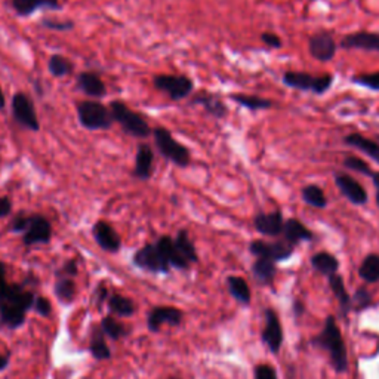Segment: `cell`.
Returning <instances> with one entry per match:
<instances>
[{"label":"cell","instance_id":"cell-1","mask_svg":"<svg viewBox=\"0 0 379 379\" xmlns=\"http://www.w3.org/2000/svg\"><path fill=\"white\" fill-rule=\"evenodd\" d=\"M36 295L24 284H9L0 295V325L8 329H18L26 323V316L33 308Z\"/></svg>","mask_w":379,"mask_h":379},{"label":"cell","instance_id":"cell-2","mask_svg":"<svg viewBox=\"0 0 379 379\" xmlns=\"http://www.w3.org/2000/svg\"><path fill=\"white\" fill-rule=\"evenodd\" d=\"M313 344L329 354L331 363L338 373H344L348 370V355L344 338L336 325V320L332 316L326 318L323 331L316 338H313Z\"/></svg>","mask_w":379,"mask_h":379},{"label":"cell","instance_id":"cell-3","mask_svg":"<svg viewBox=\"0 0 379 379\" xmlns=\"http://www.w3.org/2000/svg\"><path fill=\"white\" fill-rule=\"evenodd\" d=\"M110 111H111L113 120H115V123L120 125V128L126 132L128 135L134 137V138H140V140H145L153 134L150 125L140 115V113L128 107L123 101H119V100L111 101Z\"/></svg>","mask_w":379,"mask_h":379},{"label":"cell","instance_id":"cell-4","mask_svg":"<svg viewBox=\"0 0 379 379\" xmlns=\"http://www.w3.org/2000/svg\"><path fill=\"white\" fill-rule=\"evenodd\" d=\"M281 82L291 89L325 95L332 88L335 76L332 73L314 76L307 71H284L281 76Z\"/></svg>","mask_w":379,"mask_h":379},{"label":"cell","instance_id":"cell-5","mask_svg":"<svg viewBox=\"0 0 379 379\" xmlns=\"http://www.w3.org/2000/svg\"><path fill=\"white\" fill-rule=\"evenodd\" d=\"M153 138L156 148L160 153L162 157H165L167 162L174 163L178 167H187L190 163H192V155H190V150L178 142L172 132L166 128H155L153 129Z\"/></svg>","mask_w":379,"mask_h":379},{"label":"cell","instance_id":"cell-6","mask_svg":"<svg viewBox=\"0 0 379 379\" xmlns=\"http://www.w3.org/2000/svg\"><path fill=\"white\" fill-rule=\"evenodd\" d=\"M76 111H78L79 123L88 130H108L115 123L110 107H105L101 101H81L76 105Z\"/></svg>","mask_w":379,"mask_h":379},{"label":"cell","instance_id":"cell-7","mask_svg":"<svg viewBox=\"0 0 379 379\" xmlns=\"http://www.w3.org/2000/svg\"><path fill=\"white\" fill-rule=\"evenodd\" d=\"M153 85L159 92L166 93L172 101L188 98L194 90V82L182 74H156Z\"/></svg>","mask_w":379,"mask_h":379},{"label":"cell","instance_id":"cell-8","mask_svg":"<svg viewBox=\"0 0 379 379\" xmlns=\"http://www.w3.org/2000/svg\"><path fill=\"white\" fill-rule=\"evenodd\" d=\"M11 110L15 122L21 128L31 132L41 130V122L39 118H37L34 103L31 101L27 93L24 92L14 93V97L11 100Z\"/></svg>","mask_w":379,"mask_h":379},{"label":"cell","instance_id":"cell-9","mask_svg":"<svg viewBox=\"0 0 379 379\" xmlns=\"http://www.w3.org/2000/svg\"><path fill=\"white\" fill-rule=\"evenodd\" d=\"M134 265L144 271L155 274H167L170 265L165 259L163 254L159 251L156 243H147L140 251L134 254Z\"/></svg>","mask_w":379,"mask_h":379},{"label":"cell","instance_id":"cell-10","mask_svg":"<svg viewBox=\"0 0 379 379\" xmlns=\"http://www.w3.org/2000/svg\"><path fill=\"white\" fill-rule=\"evenodd\" d=\"M338 51V42L333 33L320 30L308 37V52L320 63H329L335 58Z\"/></svg>","mask_w":379,"mask_h":379},{"label":"cell","instance_id":"cell-11","mask_svg":"<svg viewBox=\"0 0 379 379\" xmlns=\"http://www.w3.org/2000/svg\"><path fill=\"white\" fill-rule=\"evenodd\" d=\"M52 239V224L41 214H30L27 219V229L23 233V243L26 246L46 244Z\"/></svg>","mask_w":379,"mask_h":379},{"label":"cell","instance_id":"cell-12","mask_svg":"<svg viewBox=\"0 0 379 379\" xmlns=\"http://www.w3.org/2000/svg\"><path fill=\"white\" fill-rule=\"evenodd\" d=\"M249 252L256 258H265L274 262H280L289 259L294 255V246L288 242L254 240L249 244Z\"/></svg>","mask_w":379,"mask_h":379},{"label":"cell","instance_id":"cell-13","mask_svg":"<svg viewBox=\"0 0 379 379\" xmlns=\"http://www.w3.org/2000/svg\"><path fill=\"white\" fill-rule=\"evenodd\" d=\"M335 184L341 196H344L350 203L355 206H363L368 203V192L354 177L346 172L335 174Z\"/></svg>","mask_w":379,"mask_h":379},{"label":"cell","instance_id":"cell-14","mask_svg":"<svg viewBox=\"0 0 379 379\" xmlns=\"http://www.w3.org/2000/svg\"><path fill=\"white\" fill-rule=\"evenodd\" d=\"M184 313L177 307H155L147 316V328L150 332H159V329L165 325L180 326L182 323Z\"/></svg>","mask_w":379,"mask_h":379},{"label":"cell","instance_id":"cell-15","mask_svg":"<svg viewBox=\"0 0 379 379\" xmlns=\"http://www.w3.org/2000/svg\"><path fill=\"white\" fill-rule=\"evenodd\" d=\"M92 236L97 242L100 248L105 252L116 254L122 248V240L118 232L113 229V225H110L107 221H97L92 227Z\"/></svg>","mask_w":379,"mask_h":379},{"label":"cell","instance_id":"cell-16","mask_svg":"<svg viewBox=\"0 0 379 379\" xmlns=\"http://www.w3.org/2000/svg\"><path fill=\"white\" fill-rule=\"evenodd\" d=\"M262 343L269 347V350L277 354L283 346V331L279 316L274 310H265V326L261 333Z\"/></svg>","mask_w":379,"mask_h":379},{"label":"cell","instance_id":"cell-17","mask_svg":"<svg viewBox=\"0 0 379 379\" xmlns=\"http://www.w3.org/2000/svg\"><path fill=\"white\" fill-rule=\"evenodd\" d=\"M192 105H199L202 107L207 115L215 118V119H225L229 116V107L222 101V98L217 93L207 92V90H200L196 95H193Z\"/></svg>","mask_w":379,"mask_h":379},{"label":"cell","instance_id":"cell-18","mask_svg":"<svg viewBox=\"0 0 379 379\" xmlns=\"http://www.w3.org/2000/svg\"><path fill=\"white\" fill-rule=\"evenodd\" d=\"M339 46L347 51H368L379 52V33L370 31H357L344 36L339 42Z\"/></svg>","mask_w":379,"mask_h":379},{"label":"cell","instance_id":"cell-19","mask_svg":"<svg viewBox=\"0 0 379 379\" xmlns=\"http://www.w3.org/2000/svg\"><path fill=\"white\" fill-rule=\"evenodd\" d=\"M76 88L83 92L90 100H103L107 95V86L101 76L95 71H82L78 74Z\"/></svg>","mask_w":379,"mask_h":379},{"label":"cell","instance_id":"cell-20","mask_svg":"<svg viewBox=\"0 0 379 379\" xmlns=\"http://www.w3.org/2000/svg\"><path fill=\"white\" fill-rule=\"evenodd\" d=\"M284 218L281 211H273V212H259L254 218V227L255 230L267 237H277L283 233Z\"/></svg>","mask_w":379,"mask_h":379},{"label":"cell","instance_id":"cell-21","mask_svg":"<svg viewBox=\"0 0 379 379\" xmlns=\"http://www.w3.org/2000/svg\"><path fill=\"white\" fill-rule=\"evenodd\" d=\"M153 166H155V151L148 144H140L137 155H135V165L132 169V175L140 181H148L153 177Z\"/></svg>","mask_w":379,"mask_h":379},{"label":"cell","instance_id":"cell-22","mask_svg":"<svg viewBox=\"0 0 379 379\" xmlns=\"http://www.w3.org/2000/svg\"><path fill=\"white\" fill-rule=\"evenodd\" d=\"M15 14L21 18L30 16L37 11H61L60 0H11Z\"/></svg>","mask_w":379,"mask_h":379},{"label":"cell","instance_id":"cell-23","mask_svg":"<svg viewBox=\"0 0 379 379\" xmlns=\"http://www.w3.org/2000/svg\"><path fill=\"white\" fill-rule=\"evenodd\" d=\"M156 246L163 254L165 259L167 261L170 267H174L177 270H187L190 267V262L181 255V252L178 251L177 244H175V240L170 236L159 237L156 242Z\"/></svg>","mask_w":379,"mask_h":379},{"label":"cell","instance_id":"cell-24","mask_svg":"<svg viewBox=\"0 0 379 379\" xmlns=\"http://www.w3.org/2000/svg\"><path fill=\"white\" fill-rule=\"evenodd\" d=\"M281 234L284 237V242H288L292 246L299 244L301 242L314 240V233L296 218H289L284 221Z\"/></svg>","mask_w":379,"mask_h":379},{"label":"cell","instance_id":"cell-25","mask_svg":"<svg viewBox=\"0 0 379 379\" xmlns=\"http://www.w3.org/2000/svg\"><path fill=\"white\" fill-rule=\"evenodd\" d=\"M344 142L353 148H357L358 151H362L363 155H366L379 165V141L370 140L362 134H358V132H353V134L344 137Z\"/></svg>","mask_w":379,"mask_h":379},{"label":"cell","instance_id":"cell-26","mask_svg":"<svg viewBox=\"0 0 379 379\" xmlns=\"http://www.w3.org/2000/svg\"><path fill=\"white\" fill-rule=\"evenodd\" d=\"M107 307L113 316L122 317V318L132 317L137 311L135 302L120 294H111L107 299Z\"/></svg>","mask_w":379,"mask_h":379},{"label":"cell","instance_id":"cell-27","mask_svg":"<svg viewBox=\"0 0 379 379\" xmlns=\"http://www.w3.org/2000/svg\"><path fill=\"white\" fill-rule=\"evenodd\" d=\"M237 105L249 110V111H259V110H270L274 107V101L270 98H262L258 95H248V93H232L229 97Z\"/></svg>","mask_w":379,"mask_h":379},{"label":"cell","instance_id":"cell-28","mask_svg":"<svg viewBox=\"0 0 379 379\" xmlns=\"http://www.w3.org/2000/svg\"><path fill=\"white\" fill-rule=\"evenodd\" d=\"M89 350L93 358L97 360H110L111 350L105 343V333L103 332L101 326H93L89 339Z\"/></svg>","mask_w":379,"mask_h":379},{"label":"cell","instance_id":"cell-29","mask_svg":"<svg viewBox=\"0 0 379 379\" xmlns=\"http://www.w3.org/2000/svg\"><path fill=\"white\" fill-rule=\"evenodd\" d=\"M311 265L317 273L328 277L336 274L339 270V261L329 252H317L313 255Z\"/></svg>","mask_w":379,"mask_h":379},{"label":"cell","instance_id":"cell-30","mask_svg":"<svg viewBox=\"0 0 379 379\" xmlns=\"http://www.w3.org/2000/svg\"><path fill=\"white\" fill-rule=\"evenodd\" d=\"M252 274L256 279V281L261 283V284L273 283V280H274V277L277 274L276 262L271 261V259L256 258V261L252 265Z\"/></svg>","mask_w":379,"mask_h":379},{"label":"cell","instance_id":"cell-31","mask_svg":"<svg viewBox=\"0 0 379 379\" xmlns=\"http://www.w3.org/2000/svg\"><path fill=\"white\" fill-rule=\"evenodd\" d=\"M55 284H53V292L56 299H58L61 304H71L76 298V283L74 279L71 277H64V276H55Z\"/></svg>","mask_w":379,"mask_h":379},{"label":"cell","instance_id":"cell-32","mask_svg":"<svg viewBox=\"0 0 379 379\" xmlns=\"http://www.w3.org/2000/svg\"><path fill=\"white\" fill-rule=\"evenodd\" d=\"M227 286H229V292L232 296L240 302L243 306H248L251 302V289L249 284L246 283L244 279L239 276H230L227 277Z\"/></svg>","mask_w":379,"mask_h":379},{"label":"cell","instance_id":"cell-33","mask_svg":"<svg viewBox=\"0 0 379 379\" xmlns=\"http://www.w3.org/2000/svg\"><path fill=\"white\" fill-rule=\"evenodd\" d=\"M302 200H304L308 206L316 207V209H325L328 206V199L323 192V188L316 184H308L301 190Z\"/></svg>","mask_w":379,"mask_h":379},{"label":"cell","instance_id":"cell-34","mask_svg":"<svg viewBox=\"0 0 379 379\" xmlns=\"http://www.w3.org/2000/svg\"><path fill=\"white\" fill-rule=\"evenodd\" d=\"M329 286L333 292V295L336 296L339 306H341V310H343L344 314H347L350 310H353V302H351V298L344 286V280L343 277H341L339 274H333L329 277Z\"/></svg>","mask_w":379,"mask_h":379},{"label":"cell","instance_id":"cell-35","mask_svg":"<svg viewBox=\"0 0 379 379\" xmlns=\"http://www.w3.org/2000/svg\"><path fill=\"white\" fill-rule=\"evenodd\" d=\"M358 276L363 279V281L373 284L379 281V255L378 254H370L368 255L362 265L358 269Z\"/></svg>","mask_w":379,"mask_h":379},{"label":"cell","instance_id":"cell-36","mask_svg":"<svg viewBox=\"0 0 379 379\" xmlns=\"http://www.w3.org/2000/svg\"><path fill=\"white\" fill-rule=\"evenodd\" d=\"M48 70L53 78H66L74 71V64L61 53H53L48 61Z\"/></svg>","mask_w":379,"mask_h":379},{"label":"cell","instance_id":"cell-37","mask_svg":"<svg viewBox=\"0 0 379 379\" xmlns=\"http://www.w3.org/2000/svg\"><path fill=\"white\" fill-rule=\"evenodd\" d=\"M174 240H175V244H177L178 251L181 252V255L190 264H193V262H197L199 261V255H197V251H196V246L192 242V239H190L187 230H180L178 234H177V237Z\"/></svg>","mask_w":379,"mask_h":379},{"label":"cell","instance_id":"cell-38","mask_svg":"<svg viewBox=\"0 0 379 379\" xmlns=\"http://www.w3.org/2000/svg\"><path fill=\"white\" fill-rule=\"evenodd\" d=\"M101 329L113 341H119V339L125 338L129 333V329L113 314L111 316H105L101 320Z\"/></svg>","mask_w":379,"mask_h":379},{"label":"cell","instance_id":"cell-39","mask_svg":"<svg viewBox=\"0 0 379 379\" xmlns=\"http://www.w3.org/2000/svg\"><path fill=\"white\" fill-rule=\"evenodd\" d=\"M344 167L348 169V170H353V172H357V174H362L365 177H370L375 174V170L370 167V165L363 160V159H360L357 156H347L343 162Z\"/></svg>","mask_w":379,"mask_h":379},{"label":"cell","instance_id":"cell-40","mask_svg":"<svg viewBox=\"0 0 379 379\" xmlns=\"http://www.w3.org/2000/svg\"><path fill=\"white\" fill-rule=\"evenodd\" d=\"M351 83H354V85H357L360 88L369 89L372 92H379V71L353 76Z\"/></svg>","mask_w":379,"mask_h":379},{"label":"cell","instance_id":"cell-41","mask_svg":"<svg viewBox=\"0 0 379 379\" xmlns=\"http://www.w3.org/2000/svg\"><path fill=\"white\" fill-rule=\"evenodd\" d=\"M353 302V310H365L372 304V296L370 292L366 288H358L355 295L351 299Z\"/></svg>","mask_w":379,"mask_h":379},{"label":"cell","instance_id":"cell-42","mask_svg":"<svg viewBox=\"0 0 379 379\" xmlns=\"http://www.w3.org/2000/svg\"><path fill=\"white\" fill-rule=\"evenodd\" d=\"M74 26L76 24L71 20L60 21V20H52V18H45V20L42 21V27L51 31H71Z\"/></svg>","mask_w":379,"mask_h":379},{"label":"cell","instance_id":"cell-43","mask_svg":"<svg viewBox=\"0 0 379 379\" xmlns=\"http://www.w3.org/2000/svg\"><path fill=\"white\" fill-rule=\"evenodd\" d=\"M33 310L42 316V317H49L52 314V304L51 301L46 299L45 296H37L36 301H34V306H33Z\"/></svg>","mask_w":379,"mask_h":379},{"label":"cell","instance_id":"cell-44","mask_svg":"<svg viewBox=\"0 0 379 379\" xmlns=\"http://www.w3.org/2000/svg\"><path fill=\"white\" fill-rule=\"evenodd\" d=\"M79 274V264L76 259H70L63 264V267L60 270H56L55 276H64V277H71L74 279Z\"/></svg>","mask_w":379,"mask_h":379},{"label":"cell","instance_id":"cell-45","mask_svg":"<svg viewBox=\"0 0 379 379\" xmlns=\"http://www.w3.org/2000/svg\"><path fill=\"white\" fill-rule=\"evenodd\" d=\"M261 42L269 46V48H273V49H280L283 48V41L281 37L273 31H264L261 33Z\"/></svg>","mask_w":379,"mask_h":379},{"label":"cell","instance_id":"cell-46","mask_svg":"<svg viewBox=\"0 0 379 379\" xmlns=\"http://www.w3.org/2000/svg\"><path fill=\"white\" fill-rule=\"evenodd\" d=\"M255 379H279L277 372L270 365H258L255 368Z\"/></svg>","mask_w":379,"mask_h":379},{"label":"cell","instance_id":"cell-47","mask_svg":"<svg viewBox=\"0 0 379 379\" xmlns=\"http://www.w3.org/2000/svg\"><path fill=\"white\" fill-rule=\"evenodd\" d=\"M12 212V202L8 196L0 197V219L8 217Z\"/></svg>","mask_w":379,"mask_h":379},{"label":"cell","instance_id":"cell-48","mask_svg":"<svg viewBox=\"0 0 379 379\" xmlns=\"http://www.w3.org/2000/svg\"><path fill=\"white\" fill-rule=\"evenodd\" d=\"M8 286H9V283L6 279V265L5 262L0 261V295L6 291Z\"/></svg>","mask_w":379,"mask_h":379},{"label":"cell","instance_id":"cell-49","mask_svg":"<svg viewBox=\"0 0 379 379\" xmlns=\"http://www.w3.org/2000/svg\"><path fill=\"white\" fill-rule=\"evenodd\" d=\"M110 294H108V289L104 286V284H100L98 289H97V299H98V307H101L104 302H107Z\"/></svg>","mask_w":379,"mask_h":379},{"label":"cell","instance_id":"cell-50","mask_svg":"<svg viewBox=\"0 0 379 379\" xmlns=\"http://www.w3.org/2000/svg\"><path fill=\"white\" fill-rule=\"evenodd\" d=\"M372 182H373V187H375V200H376V206L379 209V172H375L372 175Z\"/></svg>","mask_w":379,"mask_h":379},{"label":"cell","instance_id":"cell-51","mask_svg":"<svg viewBox=\"0 0 379 379\" xmlns=\"http://www.w3.org/2000/svg\"><path fill=\"white\" fill-rule=\"evenodd\" d=\"M9 354H2L0 353V372H4L9 366Z\"/></svg>","mask_w":379,"mask_h":379},{"label":"cell","instance_id":"cell-52","mask_svg":"<svg viewBox=\"0 0 379 379\" xmlns=\"http://www.w3.org/2000/svg\"><path fill=\"white\" fill-rule=\"evenodd\" d=\"M6 105V98H5V93L2 90V88H0V110H4Z\"/></svg>","mask_w":379,"mask_h":379},{"label":"cell","instance_id":"cell-53","mask_svg":"<svg viewBox=\"0 0 379 379\" xmlns=\"http://www.w3.org/2000/svg\"><path fill=\"white\" fill-rule=\"evenodd\" d=\"M294 307H295V314L296 316H299L301 313H304V307H302V304H299V302H296Z\"/></svg>","mask_w":379,"mask_h":379},{"label":"cell","instance_id":"cell-54","mask_svg":"<svg viewBox=\"0 0 379 379\" xmlns=\"http://www.w3.org/2000/svg\"><path fill=\"white\" fill-rule=\"evenodd\" d=\"M170 379H180V378H170Z\"/></svg>","mask_w":379,"mask_h":379},{"label":"cell","instance_id":"cell-55","mask_svg":"<svg viewBox=\"0 0 379 379\" xmlns=\"http://www.w3.org/2000/svg\"><path fill=\"white\" fill-rule=\"evenodd\" d=\"M378 141H379V135H378Z\"/></svg>","mask_w":379,"mask_h":379}]
</instances>
